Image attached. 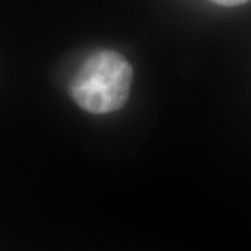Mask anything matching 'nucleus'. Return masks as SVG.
<instances>
[{"label": "nucleus", "mask_w": 251, "mask_h": 251, "mask_svg": "<svg viewBox=\"0 0 251 251\" xmlns=\"http://www.w3.org/2000/svg\"><path fill=\"white\" fill-rule=\"evenodd\" d=\"M131 81V64L122 54L99 50L81 64L70 84V94L84 110L105 115L125 105Z\"/></svg>", "instance_id": "nucleus-1"}, {"label": "nucleus", "mask_w": 251, "mask_h": 251, "mask_svg": "<svg viewBox=\"0 0 251 251\" xmlns=\"http://www.w3.org/2000/svg\"><path fill=\"white\" fill-rule=\"evenodd\" d=\"M219 6H226V7H233V6H240V4H244L250 0H211Z\"/></svg>", "instance_id": "nucleus-2"}]
</instances>
